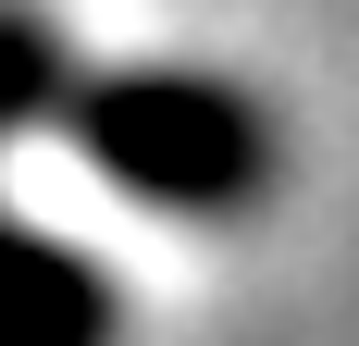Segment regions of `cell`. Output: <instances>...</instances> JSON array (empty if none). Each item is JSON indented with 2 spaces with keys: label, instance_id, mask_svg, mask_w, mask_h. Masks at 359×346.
<instances>
[{
  "label": "cell",
  "instance_id": "6da1fadb",
  "mask_svg": "<svg viewBox=\"0 0 359 346\" xmlns=\"http://www.w3.org/2000/svg\"><path fill=\"white\" fill-rule=\"evenodd\" d=\"M100 148L124 186H149V198H236L248 186V111L223 99V87H137V99H100Z\"/></svg>",
  "mask_w": 359,
  "mask_h": 346
}]
</instances>
